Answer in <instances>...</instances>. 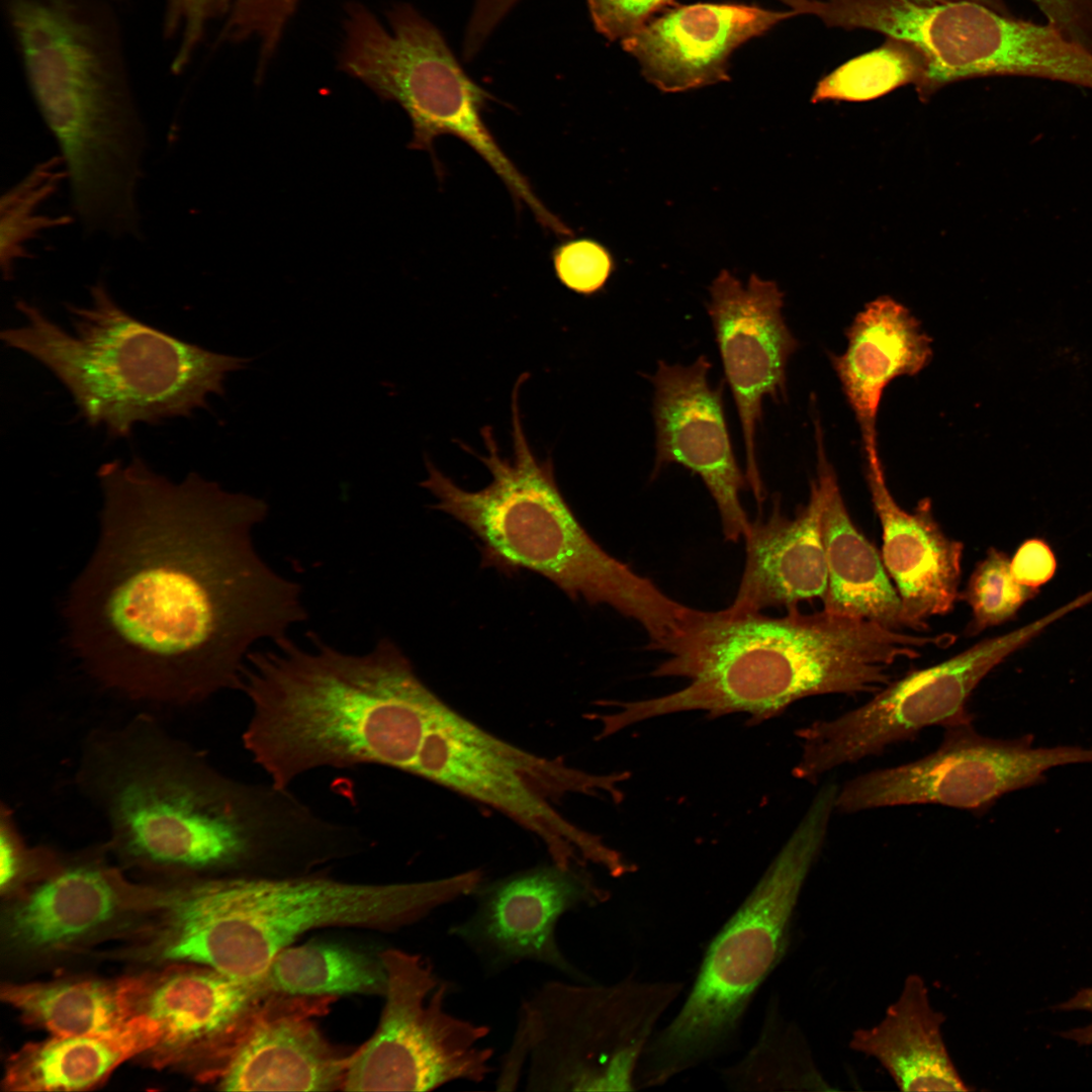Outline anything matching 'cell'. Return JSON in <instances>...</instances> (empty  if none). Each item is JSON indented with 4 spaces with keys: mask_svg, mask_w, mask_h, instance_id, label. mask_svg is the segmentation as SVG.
<instances>
[{
    "mask_svg": "<svg viewBox=\"0 0 1092 1092\" xmlns=\"http://www.w3.org/2000/svg\"><path fill=\"white\" fill-rule=\"evenodd\" d=\"M723 1083L735 1091L818 1089L823 1083L799 1028L783 1016L770 999L759 1034L736 1063L720 1071Z\"/></svg>",
    "mask_w": 1092,
    "mask_h": 1092,
    "instance_id": "31",
    "label": "cell"
},
{
    "mask_svg": "<svg viewBox=\"0 0 1092 1092\" xmlns=\"http://www.w3.org/2000/svg\"><path fill=\"white\" fill-rule=\"evenodd\" d=\"M926 70L927 61L913 43L887 36L879 48L847 61L820 79L811 101L876 99L904 85L918 87Z\"/></svg>",
    "mask_w": 1092,
    "mask_h": 1092,
    "instance_id": "32",
    "label": "cell"
},
{
    "mask_svg": "<svg viewBox=\"0 0 1092 1092\" xmlns=\"http://www.w3.org/2000/svg\"><path fill=\"white\" fill-rule=\"evenodd\" d=\"M58 856L57 851L48 847H29L16 826L11 810L2 804L0 886L3 893H10L32 879L51 866Z\"/></svg>",
    "mask_w": 1092,
    "mask_h": 1092,
    "instance_id": "36",
    "label": "cell"
},
{
    "mask_svg": "<svg viewBox=\"0 0 1092 1092\" xmlns=\"http://www.w3.org/2000/svg\"><path fill=\"white\" fill-rule=\"evenodd\" d=\"M707 311L726 381L737 408L746 455V477L758 503L763 485L756 459L762 402L787 398V367L799 347L783 315L784 292L751 274L747 285L722 270L710 288Z\"/></svg>",
    "mask_w": 1092,
    "mask_h": 1092,
    "instance_id": "18",
    "label": "cell"
},
{
    "mask_svg": "<svg viewBox=\"0 0 1092 1092\" xmlns=\"http://www.w3.org/2000/svg\"><path fill=\"white\" fill-rule=\"evenodd\" d=\"M779 1L829 27L868 29L913 43L927 61L916 87L922 101L950 83L990 76L1043 78L1092 89V53L1049 23L1001 14L977 2Z\"/></svg>",
    "mask_w": 1092,
    "mask_h": 1092,
    "instance_id": "11",
    "label": "cell"
},
{
    "mask_svg": "<svg viewBox=\"0 0 1092 1092\" xmlns=\"http://www.w3.org/2000/svg\"><path fill=\"white\" fill-rule=\"evenodd\" d=\"M332 997L276 995L253 1022L217 1076L224 1091L343 1090L350 1056L311 1019Z\"/></svg>",
    "mask_w": 1092,
    "mask_h": 1092,
    "instance_id": "22",
    "label": "cell"
},
{
    "mask_svg": "<svg viewBox=\"0 0 1092 1092\" xmlns=\"http://www.w3.org/2000/svg\"><path fill=\"white\" fill-rule=\"evenodd\" d=\"M813 423L817 456L815 479L823 492L820 530L828 574L823 610L896 630L910 628L901 598L889 579L884 562L850 519L835 470L826 455L816 413Z\"/></svg>",
    "mask_w": 1092,
    "mask_h": 1092,
    "instance_id": "26",
    "label": "cell"
},
{
    "mask_svg": "<svg viewBox=\"0 0 1092 1092\" xmlns=\"http://www.w3.org/2000/svg\"><path fill=\"white\" fill-rule=\"evenodd\" d=\"M555 274L566 288L582 295L601 291L615 270L610 251L587 238L558 245L552 252Z\"/></svg>",
    "mask_w": 1092,
    "mask_h": 1092,
    "instance_id": "35",
    "label": "cell"
},
{
    "mask_svg": "<svg viewBox=\"0 0 1092 1092\" xmlns=\"http://www.w3.org/2000/svg\"><path fill=\"white\" fill-rule=\"evenodd\" d=\"M411 775L534 831L550 818L549 797L562 785L566 766L561 758L534 754L497 737L435 695Z\"/></svg>",
    "mask_w": 1092,
    "mask_h": 1092,
    "instance_id": "17",
    "label": "cell"
},
{
    "mask_svg": "<svg viewBox=\"0 0 1092 1092\" xmlns=\"http://www.w3.org/2000/svg\"><path fill=\"white\" fill-rule=\"evenodd\" d=\"M135 1015L153 1020L156 1044L145 1055L157 1067L216 1079L253 1022L276 996L261 978L242 980L209 967L169 964L129 978Z\"/></svg>",
    "mask_w": 1092,
    "mask_h": 1092,
    "instance_id": "15",
    "label": "cell"
},
{
    "mask_svg": "<svg viewBox=\"0 0 1092 1092\" xmlns=\"http://www.w3.org/2000/svg\"><path fill=\"white\" fill-rule=\"evenodd\" d=\"M596 29L611 41L639 32L652 16L672 7L674 0H587Z\"/></svg>",
    "mask_w": 1092,
    "mask_h": 1092,
    "instance_id": "37",
    "label": "cell"
},
{
    "mask_svg": "<svg viewBox=\"0 0 1092 1092\" xmlns=\"http://www.w3.org/2000/svg\"><path fill=\"white\" fill-rule=\"evenodd\" d=\"M846 340L844 352L830 356L831 364L857 422L866 465L876 466L882 464L877 416L884 390L929 364L932 341L910 310L890 296L869 302L847 329Z\"/></svg>",
    "mask_w": 1092,
    "mask_h": 1092,
    "instance_id": "24",
    "label": "cell"
},
{
    "mask_svg": "<svg viewBox=\"0 0 1092 1092\" xmlns=\"http://www.w3.org/2000/svg\"><path fill=\"white\" fill-rule=\"evenodd\" d=\"M1015 579L1028 587L1036 588L1055 574L1057 561L1051 547L1040 539L1023 542L1010 560Z\"/></svg>",
    "mask_w": 1092,
    "mask_h": 1092,
    "instance_id": "39",
    "label": "cell"
},
{
    "mask_svg": "<svg viewBox=\"0 0 1092 1092\" xmlns=\"http://www.w3.org/2000/svg\"><path fill=\"white\" fill-rule=\"evenodd\" d=\"M260 978L269 992L286 997L384 996L387 988L380 956L324 942L285 947Z\"/></svg>",
    "mask_w": 1092,
    "mask_h": 1092,
    "instance_id": "30",
    "label": "cell"
},
{
    "mask_svg": "<svg viewBox=\"0 0 1092 1092\" xmlns=\"http://www.w3.org/2000/svg\"><path fill=\"white\" fill-rule=\"evenodd\" d=\"M100 535L66 607L84 670L128 700L200 704L240 691L251 649L306 620L299 584L259 554L263 499L142 459L106 462Z\"/></svg>",
    "mask_w": 1092,
    "mask_h": 1092,
    "instance_id": "1",
    "label": "cell"
},
{
    "mask_svg": "<svg viewBox=\"0 0 1092 1092\" xmlns=\"http://www.w3.org/2000/svg\"><path fill=\"white\" fill-rule=\"evenodd\" d=\"M1 995L26 1021L54 1036L113 1033L136 1017L129 978L9 984Z\"/></svg>",
    "mask_w": 1092,
    "mask_h": 1092,
    "instance_id": "29",
    "label": "cell"
},
{
    "mask_svg": "<svg viewBox=\"0 0 1092 1092\" xmlns=\"http://www.w3.org/2000/svg\"><path fill=\"white\" fill-rule=\"evenodd\" d=\"M519 0H475L464 36L470 52H479L485 40Z\"/></svg>",
    "mask_w": 1092,
    "mask_h": 1092,
    "instance_id": "40",
    "label": "cell"
},
{
    "mask_svg": "<svg viewBox=\"0 0 1092 1092\" xmlns=\"http://www.w3.org/2000/svg\"><path fill=\"white\" fill-rule=\"evenodd\" d=\"M113 1H115L117 4L121 5L123 3H128L131 0H113Z\"/></svg>",
    "mask_w": 1092,
    "mask_h": 1092,
    "instance_id": "44",
    "label": "cell"
},
{
    "mask_svg": "<svg viewBox=\"0 0 1092 1092\" xmlns=\"http://www.w3.org/2000/svg\"><path fill=\"white\" fill-rule=\"evenodd\" d=\"M69 178L63 157L54 156L36 164L0 201V261L4 280H10L16 263L30 258L27 244L48 229L64 226L74 220L70 215L50 216L38 213L40 206Z\"/></svg>",
    "mask_w": 1092,
    "mask_h": 1092,
    "instance_id": "33",
    "label": "cell"
},
{
    "mask_svg": "<svg viewBox=\"0 0 1092 1092\" xmlns=\"http://www.w3.org/2000/svg\"><path fill=\"white\" fill-rule=\"evenodd\" d=\"M91 302L66 304L74 333L37 306L16 300L25 324L1 332L2 342L46 366L68 389L82 418L114 438L130 436L138 423L188 417L223 395L226 376L250 358L206 350L127 313L103 282L90 287Z\"/></svg>",
    "mask_w": 1092,
    "mask_h": 1092,
    "instance_id": "7",
    "label": "cell"
},
{
    "mask_svg": "<svg viewBox=\"0 0 1092 1092\" xmlns=\"http://www.w3.org/2000/svg\"><path fill=\"white\" fill-rule=\"evenodd\" d=\"M471 913L449 934L476 957L483 970L498 974L522 962L549 967L570 980L589 982L562 951L556 936L567 912L597 907L610 893L586 870L553 862L478 885Z\"/></svg>",
    "mask_w": 1092,
    "mask_h": 1092,
    "instance_id": "16",
    "label": "cell"
},
{
    "mask_svg": "<svg viewBox=\"0 0 1092 1092\" xmlns=\"http://www.w3.org/2000/svg\"><path fill=\"white\" fill-rule=\"evenodd\" d=\"M711 362L701 355L692 364L658 361L648 376L653 385L655 458L651 477L669 464L699 475L713 497L726 541L738 542L749 519L740 492L748 480L735 457L725 419L721 381L709 382Z\"/></svg>",
    "mask_w": 1092,
    "mask_h": 1092,
    "instance_id": "20",
    "label": "cell"
},
{
    "mask_svg": "<svg viewBox=\"0 0 1092 1092\" xmlns=\"http://www.w3.org/2000/svg\"><path fill=\"white\" fill-rule=\"evenodd\" d=\"M838 786L820 788L789 839L705 952L674 1017L640 1061L637 1089L657 1087L727 1052L757 990L789 947L794 913L836 810Z\"/></svg>",
    "mask_w": 1092,
    "mask_h": 1092,
    "instance_id": "8",
    "label": "cell"
},
{
    "mask_svg": "<svg viewBox=\"0 0 1092 1092\" xmlns=\"http://www.w3.org/2000/svg\"><path fill=\"white\" fill-rule=\"evenodd\" d=\"M31 96L55 136L83 230L141 226L147 135L113 0H0Z\"/></svg>",
    "mask_w": 1092,
    "mask_h": 1092,
    "instance_id": "4",
    "label": "cell"
},
{
    "mask_svg": "<svg viewBox=\"0 0 1092 1092\" xmlns=\"http://www.w3.org/2000/svg\"><path fill=\"white\" fill-rule=\"evenodd\" d=\"M108 851L105 843L68 857L60 854L14 889L5 920L9 945L24 954H59L127 923L142 885L108 864Z\"/></svg>",
    "mask_w": 1092,
    "mask_h": 1092,
    "instance_id": "19",
    "label": "cell"
},
{
    "mask_svg": "<svg viewBox=\"0 0 1092 1092\" xmlns=\"http://www.w3.org/2000/svg\"><path fill=\"white\" fill-rule=\"evenodd\" d=\"M1021 639L1019 632L980 642L892 680L862 706L799 729L802 752L793 775L815 783L832 769L913 739L925 728L973 722L968 710L973 692Z\"/></svg>",
    "mask_w": 1092,
    "mask_h": 1092,
    "instance_id": "14",
    "label": "cell"
},
{
    "mask_svg": "<svg viewBox=\"0 0 1092 1092\" xmlns=\"http://www.w3.org/2000/svg\"><path fill=\"white\" fill-rule=\"evenodd\" d=\"M523 373L512 391L513 457L499 454L491 427L481 429L487 455L459 443L491 474L484 488L459 487L426 457L421 486L438 500L435 509L466 526L479 541L481 565L505 574L534 571L570 599L607 605L638 623L660 643L677 625L687 606L665 595L651 579L605 551L585 531L557 486L552 458L539 460L522 426L519 392Z\"/></svg>",
    "mask_w": 1092,
    "mask_h": 1092,
    "instance_id": "6",
    "label": "cell"
},
{
    "mask_svg": "<svg viewBox=\"0 0 1092 1092\" xmlns=\"http://www.w3.org/2000/svg\"><path fill=\"white\" fill-rule=\"evenodd\" d=\"M936 635H915L879 623L798 608L781 617L729 607H687L673 631L649 650L667 657L655 677H684L670 694L630 702L604 701L610 712L592 714L598 738L669 714L702 711L709 718L742 713L761 722L793 703L820 695H875L893 680L897 663L936 645Z\"/></svg>",
    "mask_w": 1092,
    "mask_h": 1092,
    "instance_id": "3",
    "label": "cell"
},
{
    "mask_svg": "<svg viewBox=\"0 0 1092 1092\" xmlns=\"http://www.w3.org/2000/svg\"><path fill=\"white\" fill-rule=\"evenodd\" d=\"M1068 40L1092 53V0H1030Z\"/></svg>",
    "mask_w": 1092,
    "mask_h": 1092,
    "instance_id": "38",
    "label": "cell"
},
{
    "mask_svg": "<svg viewBox=\"0 0 1092 1092\" xmlns=\"http://www.w3.org/2000/svg\"><path fill=\"white\" fill-rule=\"evenodd\" d=\"M1033 736L995 739L973 722L944 728L939 746L897 766L859 775L839 787L836 810L852 814L886 807L940 805L985 812L1002 796L1043 783L1056 766L1092 762V748L1033 747Z\"/></svg>",
    "mask_w": 1092,
    "mask_h": 1092,
    "instance_id": "13",
    "label": "cell"
},
{
    "mask_svg": "<svg viewBox=\"0 0 1092 1092\" xmlns=\"http://www.w3.org/2000/svg\"><path fill=\"white\" fill-rule=\"evenodd\" d=\"M872 502L883 531V562L894 579L909 627L950 612L959 597L964 544L947 537L931 500L903 510L889 490L883 465L866 467Z\"/></svg>",
    "mask_w": 1092,
    "mask_h": 1092,
    "instance_id": "23",
    "label": "cell"
},
{
    "mask_svg": "<svg viewBox=\"0 0 1092 1092\" xmlns=\"http://www.w3.org/2000/svg\"><path fill=\"white\" fill-rule=\"evenodd\" d=\"M944 1021L923 978L911 974L883 1019L854 1030L849 1048L875 1059L901 1091H969L944 1043Z\"/></svg>",
    "mask_w": 1092,
    "mask_h": 1092,
    "instance_id": "27",
    "label": "cell"
},
{
    "mask_svg": "<svg viewBox=\"0 0 1092 1092\" xmlns=\"http://www.w3.org/2000/svg\"><path fill=\"white\" fill-rule=\"evenodd\" d=\"M476 884L472 871L385 884L317 873L174 878L145 887L126 954L200 965L254 980L278 952L311 929L406 926L469 896Z\"/></svg>",
    "mask_w": 1092,
    "mask_h": 1092,
    "instance_id": "5",
    "label": "cell"
},
{
    "mask_svg": "<svg viewBox=\"0 0 1092 1092\" xmlns=\"http://www.w3.org/2000/svg\"><path fill=\"white\" fill-rule=\"evenodd\" d=\"M156 1023L138 1015L113 1033L52 1036L24 1045L8 1061L3 1085L10 1091H80L105 1081L120 1064L157 1042Z\"/></svg>",
    "mask_w": 1092,
    "mask_h": 1092,
    "instance_id": "28",
    "label": "cell"
},
{
    "mask_svg": "<svg viewBox=\"0 0 1092 1092\" xmlns=\"http://www.w3.org/2000/svg\"><path fill=\"white\" fill-rule=\"evenodd\" d=\"M1036 590L1015 579L1010 560L1004 552L989 549L961 595L973 614L968 631L978 633L1010 620L1027 600L1035 596Z\"/></svg>",
    "mask_w": 1092,
    "mask_h": 1092,
    "instance_id": "34",
    "label": "cell"
},
{
    "mask_svg": "<svg viewBox=\"0 0 1092 1092\" xmlns=\"http://www.w3.org/2000/svg\"><path fill=\"white\" fill-rule=\"evenodd\" d=\"M1053 1009L1059 1011L1086 1010L1092 1013V987L1080 989L1068 1001L1054 1006ZM1061 1035L1079 1044H1092V1023L1084 1027L1063 1031Z\"/></svg>",
    "mask_w": 1092,
    "mask_h": 1092,
    "instance_id": "42",
    "label": "cell"
},
{
    "mask_svg": "<svg viewBox=\"0 0 1092 1092\" xmlns=\"http://www.w3.org/2000/svg\"><path fill=\"white\" fill-rule=\"evenodd\" d=\"M390 30L364 6H349L341 69L381 99L399 104L411 118L408 148L428 151L452 134L471 147L505 183L517 206L526 205L543 226L556 215L536 195L528 179L503 151L482 119L491 96L461 68L441 32L417 10L402 4L389 12Z\"/></svg>",
    "mask_w": 1092,
    "mask_h": 1092,
    "instance_id": "10",
    "label": "cell"
},
{
    "mask_svg": "<svg viewBox=\"0 0 1092 1092\" xmlns=\"http://www.w3.org/2000/svg\"><path fill=\"white\" fill-rule=\"evenodd\" d=\"M385 1004L373 1035L350 1055L343 1091H432L455 1081L483 1082L493 1050L490 1028L448 1012L451 982L420 954L389 948Z\"/></svg>",
    "mask_w": 1092,
    "mask_h": 1092,
    "instance_id": "12",
    "label": "cell"
},
{
    "mask_svg": "<svg viewBox=\"0 0 1092 1092\" xmlns=\"http://www.w3.org/2000/svg\"><path fill=\"white\" fill-rule=\"evenodd\" d=\"M822 506L823 492L814 478L808 503L794 517L784 515L775 498L769 516L749 523L743 537V572L730 609L789 610L804 601L824 600L828 574L820 530Z\"/></svg>",
    "mask_w": 1092,
    "mask_h": 1092,
    "instance_id": "25",
    "label": "cell"
},
{
    "mask_svg": "<svg viewBox=\"0 0 1092 1092\" xmlns=\"http://www.w3.org/2000/svg\"><path fill=\"white\" fill-rule=\"evenodd\" d=\"M677 981H548L526 998L496 1080L515 1091H633L640 1061Z\"/></svg>",
    "mask_w": 1092,
    "mask_h": 1092,
    "instance_id": "9",
    "label": "cell"
},
{
    "mask_svg": "<svg viewBox=\"0 0 1092 1092\" xmlns=\"http://www.w3.org/2000/svg\"><path fill=\"white\" fill-rule=\"evenodd\" d=\"M108 850L169 875H263L358 852L361 828L324 817L291 788L228 776L149 714L93 731L77 767ZM294 867V866H292Z\"/></svg>",
    "mask_w": 1092,
    "mask_h": 1092,
    "instance_id": "2",
    "label": "cell"
},
{
    "mask_svg": "<svg viewBox=\"0 0 1092 1092\" xmlns=\"http://www.w3.org/2000/svg\"><path fill=\"white\" fill-rule=\"evenodd\" d=\"M908 1L913 2V3H917V4H921V5L939 4V3H946V2H951V1H973V2L983 4V5L991 8V9H993V10H995V11L1001 13V14L1012 15L1010 10L1008 9V6H1007L1005 0H908Z\"/></svg>",
    "mask_w": 1092,
    "mask_h": 1092,
    "instance_id": "43",
    "label": "cell"
},
{
    "mask_svg": "<svg viewBox=\"0 0 1092 1092\" xmlns=\"http://www.w3.org/2000/svg\"><path fill=\"white\" fill-rule=\"evenodd\" d=\"M300 0H229L239 18L257 25L279 26L287 23Z\"/></svg>",
    "mask_w": 1092,
    "mask_h": 1092,
    "instance_id": "41",
    "label": "cell"
},
{
    "mask_svg": "<svg viewBox=\"0 0 1092 1092\" xmlns=\"http://www.w3.org/2000/svg\"><path fill=\"white\" fill-rule=\"evenodd\" d=\"M794 16L793 10L736 2L679 5L621 44L649 83L665 93L684 92L729 81L731 54Z\"/></svg>",
    "mask_w": 1092,
    "mask_h": 1092,
    "instance_id": "21",
    "label": "cell"
}]
</instances>
